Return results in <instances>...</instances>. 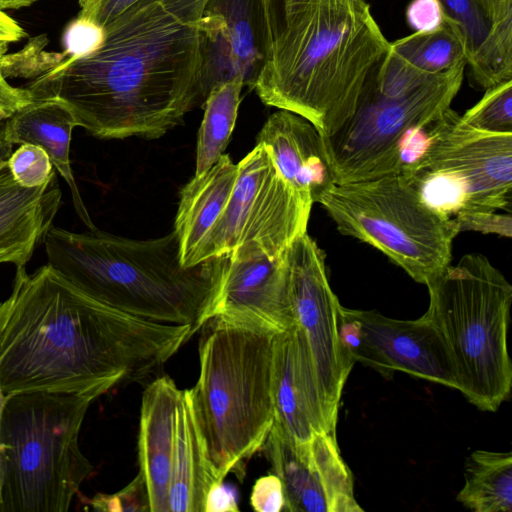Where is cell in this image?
Returning a JSON list of instances; mask_svg holds the SVG:
<instances>
[{"label": "cell", "instance_id": "obj_44", "mask_svg": "<svg viewBox=\"0 0 512 512\" xmlns=\"http://www.w3.org/2000/svg\"><path fill=\"white\" fill-rule=\"evenodd\" d=\"M6 401H7V396L4 393V390L2 388L1 381H0V434H1L2 418H3ZM1 484H2V462H1V445H0V492H1Z\"/></svg>", "mask_w": 512, "mask_h": 512}, {"label": "cell", "instance_id": "obj_40", "mask_svg": "<svg viewBox=\"0 0 512 512\" xmlns=\"http://www.w3.org/2000/svg\"><path fill=\"white\" fill-rule=\"evenodd\" d=\"M236 491L222 482L214 484L206 497L204 512L238 511Z\"/></svg>", "mask_w": 512, "mask_h": 512}, {"label": "cell", "instance_id": "obj_34", "mask_svg": "<svg viewBox=\"0 0 512 512\" xmlns=\"http://www.w3.org/2000/svg\"><path fill=\"white\" fill-rule=\"evenodd\" d=\"M65 55H82L96 50L103 42L104 28L76 18L65 31Z\"/></svg>", "mask_w": 512, "mask_h": 512}, {"label": "cell", "instance_id": "obj_41", "mask_svg": "<svg viewBox=\"0 0 512 512\" xmlns=\"http://www.w3.org/2000/svg\"><path fill=\"white\" fill-rule=\"evenodd\" d=\"M24 36L25 31L17 21L0 10V42L14 43Z\"/></svg>", "mask_w": 512, "mask_h": 512}, {"label": "cell", "instance_id": "obj_38", "mask_svg": "<svg viewBox=\"0 0 512 512\" xmlns=\"http://www.w3.org/2000/svg\"><path fill=\"white\" fill-rule=\"evenodd\" d=\"M7 49L8 43L0 42V121L6 120L32 101L28 89L14 87L6 80L3 63Z\"/></svg>", "mask_w": 512, "mask_h": 512}, {"label": "cell", "instance_id": "obj_23", "mask_svg": "<svg viewBox=\"0 0 512 512\" xmlns=\"http://www.w3.org/2000/svg\"><path fill=\"white\" fill-rule=\"evenodd\" d=\"M284 488L289 512H329V505L308 455V446L301 448L277 424L273 426L262 447Z\"/></svg>", "mask_w": 512, "mask_h": 512}, {"label": "cell", "instance_id": "obj_25", "mask_svg": "<svg viewBox=\"0 0 512 512\" xmlns=\"http://www.w3.org/2000/svg\"><path fill=\"white\" fill-rule=\"evenodd\" d=\"M244 86L243 78L236 76L216 83L207 94L197 138L195 175L205 173L224 154L236 124Z\"/></svg>", "mask_w": 512, "mask_h": 512}, {"label": "cell", "instance_id": "obj_16", "mask_svg": "<svg viewBox=\"0 0 512 512\" xmlns=\"http://www.w3.org/2000/svg\"><path fill=\"white\" fill-rule=\"evenodd\" d=\"M272 395L274 422L296 445L306 448L315 433L327 432L308 347L297 324L274 336Z\"/></svg>", "mask_w": 512, "mask_h": 512}, {"label": "cell", "instance_id": "obj_20", "mask_svg": "<svg viewBox=\"0 0 512 512\" xmlns=\"http://www.w3.org/2000/svg\"><path fill=\"white\" fill-rule=\"evenodd\" d=\"M237 164L229 155L181 189L174 222L181 264L193 267L209 261L211 232L220 219L234 188Z\"/></svg>", "mask_w": 512, "mask_h": 512}, {"label": "cell", "instance_id": "obj_11", "mask_svg": "<svg viewBox=\"0 0 512 512\" xmlns=\"http://www.w3.org/2000/svg\"><path fill=\"white\" fill-rule=\"evenodd\" d=\"M237 170L229 201L209 238V259L281 258L307 232L313 201L284 178L262 143L237 163Z\"/></svg>", "mask_w": 512, "mask_h": 512}, {"label": "cell", "instance_id": "obj_45", "mask_svg": "<svg viewBox=\"0 0 512 512\" xmlns=\"http://www.w3.org/2000/svg\"><path fill=\"white\" fill-rule=\"evenodd\" d=\"M5 144H8L6 143L3 138H2V135H1V127H0V148L3 147Z\"/></svg>", "mask_w": 512, "mask_h": 512}, {"label": "cell", "instance_id": "obj_14", "mask_svg": "<svg viewBox=\"0 0 512 512\" xmlns=\"http://www.w3.org/2000/svg\"><path fill=\"white\" fill-rule=\"evenodd\" d=\"M281 0H207L204 11L220 19L206 48L205 80L213 85L241 76L254 88L278 21Z\"/></svg>", "mask_w": 512, "mask_h": 512}, {"label": "cell", "instance_id": "obj_28", "mask_svg": "<svg viewBox=\"0 0 512 512\" xmlns=\"http://www.w3.org/2000/svg\"><path fill=\"white\" fill-rule=\"evenodd\" d=\"M467 64L481 88L512 80V13L492 21L487 36Z\"/></svg>", "mask_w": 512, "mask_h": 512}, {"label": "cell", "instance_id": "obj_24", "mask_svg": "<svg viewBox=\"0 0 512 512\" xmlns=\"http://www.w3.org/2000/svg\"><path fill=\"white\" fill-rule=\"evenodd\" d=\"M456 499L474 512H511L512 453L474 451L466 459Z\"/></svg>", "mask_w": 512, "mask_h": 512}, {"label": "cell", "instance_id": "obj_18", "mask_svg": "<svg viewBox=\"0 0 512 512\" xmlns=\"http://www.w3.org/2000/svg\"><path fill=\"white\" fill-rule=\"evenodd\" d=\"M256 143L269 148L280 173L313 203L335 184L323 137L304 117L279 109L268 117Z\"/></svg>", "mask_w": 512, "mask_h": 512}, {"label": "cell", "instance_id": "obj_43", "mask_svg": "<svg viewBox=\"0 0 512 512\" xmlns=\"http://www.w3.org/2000/svg\"><path fill=\"white\" fill-rule=\"evenodd\" d=\"M40 0H0V10L28 7Z\"/></svg>", "mask_w": 512, "mask_h": 512}, {"label": "cell", "instance_id": "obj_9", "mask_svg": "<svg viewBox=\"0 0 512 512\" xmlns=\"http://www.w3.org/2000/svg\"><path fill=\"white\" fill-rule=\"evenodd\" d=\"M400 173L429 206L451 218L511 213L512 133L475 129L449 107L428 124L423 150Z\"/></svg>", "mask_w": 512, "mask_h": 512}, {"label": "cell", "instance_id": "obj_10", "mask_svg": "<svg viewBox=\"0 0 512 512\" xmlns=\"http://www.w3.org/2000/svg\"><path fill=\"white\" fill-rule=\"evenodd\" d=\"M467 63L434 75L405 93L384 95L368 79L351 117L323 137L336 184L399 174L409 134L434 121L457 95Z\"/></svg>", "mask_w": 512, "mask_h": 512}, {"label": "cell", "instance_id": "obj_29", "mask_svg": "<svg viewBox=\"0 0 512 512\" xmlns=\"http://www.w3.org/2000/svg\"><path fill=\"white\" fill-rule=\"evenodd\" d=\"M461 118L484 132L512 133V80L486 89L484 96Z\"/></svg>", "mask_w": 512, "mask_h": 512}, {"label": "cell", "instance_id": "obj_6", "mask_svg": "<svg viewBox=\"0 0 512 512\" xmlns=\"http://www.w3.org/2000/svg\"><path fill=\"white\" fill-rule=\"evenodd\" d=\"M99 393L7 396L0 445V512H66L94 466L80 431Z\"/></svg>", "mask_w": 512, "mask_h": 512}, {"label": "cell", "instance_id": "obj_19", "mask_svg": "<svg viewBox=\"0 0 512 512\" xmlns=\"http://www.w3.org/2000/svg\"><path fill=\"white\" fill-rule=\"evenodd\" d=\"M180 390L168 376L144 390L138 436V459L150 501V512H170L168 504Z\"/></svg>", "mask_w": 512, "mask_h": 512}, {"label": "cell", "instance_id": "obj_26", "mask_svg": "<svg viewBox=\"0 0 512 512\" xmlns=\"http://www.w3.org/2000/svg\"><path fill=\"white\" fill-rule=\"evenodd\" d=\"M389 51L413 68L430 75L467 63L461 30L447 16L435 30L415 32L390 43Z\"/></svg>", "mask_w": 512, "mask_h": 512}, {"label": "cell", "instance_id": "obj_22", "mask_svg": "<svg viewBox=\"0 0 512 512\" xmlns=\"http://www.w3.org/2000/svg\"><path fill=\"white\" fill-rule=\"evenodd\" d=\"M218 482L202 440L189 390H182L176 413L169 511L204 512L207 494Z\"/></svg>", "mask_w": 512, "mask_h": 512}, {"label": "cell", "instance_id": "obj_21", "mask_svg": "<svg viewBox=\"0 0 512 512\" xmlns=\"http://www.w3.org/2000/svg\"><path fill=\"white\" fill-rule=\"evenodd\" d=\"M76 122L69 110L53 98H36L6 119L3 140L10 144L42 147L69 186L73 206L89 230L96 229L77 187L70 161V143Z\"/></svg>", "mask_w": 512, "mask_h": 512}, {"label": "cell", "instance_id": "obj_17", "mask_svg": "<svg viewBox=\"0 0 512 512\" xmlns=\"http://www.w3.org/2000/svg\"><path fill=\"white\" fill-rule=\"evenodd\" d=\"M11 145L0 150V264L26 266L53 226L61 205L56 175L36 188L20 186L7 168Z\"/></svg>", "mask_w": 512, "mask_h": 512}, {"label": "cell", "instance_id": "obj_4", "mask_svg": "<svg viewBox=\"0 0 512 512\" xmlns=\"http://www.w3.org/2000/svg\"><path fill=\"white\" fill-rule=\"evenodd\" d=\"M43 244L47 263L96 300L149 321L200 330L214 259L183 266L174 231L136 240L97 228L76 233L52 226Z\"/></svg>", "mask_w": 512, "mask_h": 512}, {"label": "cell", "instance_id": "obj_2", "mask_svg": "<svg viewBox=\"0 0 512 512\" xmlns=\"http://www.w3.org/2000/svg\"><path fill=\"white\" fill-rule=\"evenodd\" d=\"M190 325L149 321L91 297L48 263L16 267L0 302V381L6 396L103 395L154 374L186 343Z\"/></svg>", "mask_w": 512, "mask_h": 512}, {"label": "cell", "instance_id": "obj_32", "mask_svg": "<svg viewBox=\"0 0 512 512\" xmlns=\"http://www.w3.org/2000/svg\"><path fill=\"white\" fill-rule=\"evenodd\" d=\"M86 504L90 509L101 512H150L149 494L140 471L118 492L97 493L86 499Z\"/></svg>", "mask_w": 512, "mask_h": 512}, {"label": "cell", "instance_id": "obj_35", "mask_svg": "<svg viewBox=\"0 0 512 512\" xmlns=\"http://www.w3.org/2000/svg\"><path fill=\"white\" fill-rule=\"evenodd\" d=\"M250 503L258 512L285 511L286 499L280 478L273 473L257 479L252 488Z\"/></svg>", "mask_w": 512, "mask_h": 512}, {"label": "cell", "instance_id": "obj_5", "mask_svg": "<svg viewBox=\"0 0 512 512\" xmlns=\"http://www.w3.org/2000/svg\"><path fill=\"white\" fill-rule=\"evenodd\" d=\"M199 340V377L189 390L216 479L262 449L273 426L272 353L276 334L207 320Z\"/></svg>", "mask_w": 512, "mask_h": 512}, {"label": "cell", "instance_id": "obj_39", "mask_svg": "<svg viewBox=\"0 0 512 512\" xmlns=\"http://www.w3.org/2000/svg\"><path fill=\"white\" fill-rule=\"evenodd\" d=\"M138 0H79L78 18L88 20L104 28L117 15Z\"/></svg>", "mask_w": 512, "mask_h": 512}, {"label": "cell", "instance_id": "obj_27", "mask_svg": "<svg viewBox=\"0 0 512 512\" xmlns=\"http://www.w3.org/2000/svg\"><path fill=\"white\" fill-rule=\"evenodd\" d=\"M309 459L325 492L329 512H359L352 474L342 459L336 434L315 433L308 444Z\"/></svg>", "mask_w": 512, "mask_h": 512}, {"label": "cell", "instance_id": "obj_1", "mask_svg": "<svg viewBox=\"0 0 512 512\" xmlns=\"http://www.w3.org/2000/svg\"><path fill=\"white\" fill-rule=\"evenodd\" d=\"M207 0H138L104 26L102 44L44 68L26 89L53 98L101 139H157L204 103Z\"/></svg>", "mask_w": 512, "mask_h": 512}, {"label": "cell", "instance_id": "obj_30", "mask_svg": "<svg viewBox=\"0 0 512 512\" xmlns=\"http://www.w3.org/2000/svg\"><path fill=\"white\" fill-rule=\"evenodd\" d=\"M445 15L463 35L467 62L487 36L492 21L478 0H439Z\"/></svg>", "mask_w": 512, "mask_h": 512}, {"label": "cell", "instance_id": "obj_37", "mask_svg": "<svg viewBox=\"0 0 512 512\" xmlns=\"http://www.w3.org/2000/svg\"><path fill=\"white\" fill-rule=\"evenodd\" d=\"M445 17L439 0H412L406 9L407 22L416 32L437 29L443 24Z\"/></svg>", "mask_w": 512, "mask_h": 512}, {"label": "cell", "instance_id": "obj_36", "mask_svg": "<svg viewBox=\"0 0 512 512\" xmlns=\"http://www.w3.org/2000/svg\"><path fill=\"white\" fill-rule=\"evenodd\" d=\"M461 231H479L482 233H494L510 238L512 236L511 213L500 214L497 212H479L463 214L453 218Z\"/></svg>", "mask_w": 512, "mask_h": 512}, {"label": "cell", "instance_id": "obj_8", "mask_svg": "<svg viewBox=\"0 0 512 512\" xmlns=\"http://www.w3.org/2000/svg\"><path fill=\"white\" fill-rule=\"evenodd\" d=\"M318 203L340 233L373 246L418 283L450 265L455 220L429 206L401 173L335 183Z\"/></svg>", "mask_w": 512, "mask_h": 512}, {"label": "cell", "instance_id": "obj_12", "mask_svg": "<svg viewBox=\"0 0 512 512\" xmlns=\"http://www.w3.org/2000/svg\"><path fill=\"white\" fill-rule=\"evenodd\" d=\"M296 324L308 347L328 433L336 434L339 403L353 363L338 338L341 304L332 291L325 253L306 233L285 252Z\"/></svg>", "mask_w": 512, "mask_h": 512}, {"label": "cell", "instance_id": "obj_31", "mask_svg": "<svg viewBox=\"0 0 512 512\" xmlns=\"http://www.w3.org/2000/svg\"><path fill=\"white\" fill-rule=\"evenodd\" d=\"M47 152L40 146L21 144L7 158V168L22 187L36 188L49 182L55 175Z\"/></svg>", "mask_w": 512, "mask_h": 512}, {"label": "cell", "instance_id": "obj_7", "mask_svg": "<svg viewBox=\"0 0 512 512\" xmlns=\"http://www.w3.org/2000/svg\"><path fill=\"white\" fill-rule=\"evenodd\" d=\"M426 286L424 315L447 346L457 390L478 409L496 412L512 386L507 348L511 284L486 256L472 253Z\"/></svg>", "mask_w": 512, "mask_h": 512}, {"label": "cell", "instance_id": "obj_3", "mask_svg": "<svg viewBox=\"0 0 512 512\" xmlns=\"http://www.w3.org/2000/svg\"><path fill=\"white\" fill-rule=\"evenodd\" d=\"M389 49L367 0H281L253 89L265 105L304 117L328 137L351 117Z\"/></svg>", "mask_w": 512, "mask_h": 512}, {"label": "cell", "instance_id": "obj_42", "mask_svg": "<svg viewBox=\"0 0 512 512\" xmlns=\"http://www.w3.org/2000/svg\"><path fill=\"white\" fill-rule=\"evenodd\" d=\"M491 21L512 12V0H478Z\"/></svg>", "mask_w": 512, "mask_h": 512}, {"label": "cell", "instance_id": "obj_13", "mask_svg": "<svg viewBox=\"0 0 512 512\" xmlns=\"http://www.w3.org/2000/svg\"><path fill=\"white\" fill-rule=\"evenodd\" d=\"M278 334L296 324L286 255L214 258L212 287L200 328L211 319Z\"/></svg>", "mask_w": 512, "mask_h": 512}, {"label": "cell", "instance_id": "obj_33", "mask_svg": "<svg viewBox=\"0 0 512 512\" xmlns=\"http://www.w3.org/2000/svg\"><path fill=\"white\" fill-rule=\"evenodd\" d=\"M338 338L342 351L351 363L360 362L379 372L378 358L366 338L361 324L341 305L338 315Z\"/></svg>", "mask_w": 512, "mask_h": 512}, {"label": "cell", "instance_id": "obj_15", "mask_svg": "<svg viewBox=\"0 0 512 512\" xmlns=\"http://www.w3.org/2000/svg\"><path fill=\"white\" fill-rule=\"evenodd\" d=\"M359 321L379 362V373L395 371L457 389L447 346L435 325L423 314L416 320L389 318L374 310L349 309Z\"/></svg>", "mask_w": 512, "mask_h": 512}]
</instances>
